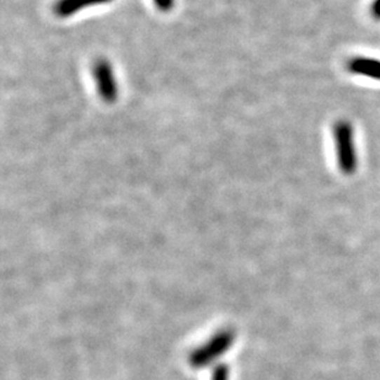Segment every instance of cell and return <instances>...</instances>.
<instances>
[{
    "mask_svg": "<svg viewBox=\"0 0 380 380\" xmlns=\"http://www.w3.org/2000/svg\"><path fill=\"white\" fill-rule=\"evenodd\" d=\"M347 69L350 70L352 74L380 81V60L372 57H353L347 63Z\"/></svg>",
    "mask_w": 380,
    "mask_h": 380,
    "instance_id": "cell-3",
    "label": "cell"
},
{
    "mask_svg": "<svg viewBox=\"0 0 380 380\" xmlns=\"http://www.w3.org/2000/svg\"><path fill=\"white\" fill-rule=\"evenodd\" d=\"M370 11H372V15L376 20H380V0H374L372 3V6H370Z\"/></svg>",
    "mask_w": 380,
    "mask_h": 380,
    "instance_id": "cell-6",
    "label": "cell"
},
{
    "mask_svg": "<svg viewBox=\"0 0 380 380\" xmlns=\"http://www.w3.org/2000/svg\"><path fill=\"white\" fill-rule=\"evenodd\" d=\"M114 0H57L53 11L58 18H69L91 6H104Z\"/></svg>",
    "mask_w": 380,
    "mask_h": 380,
    "instance_id": "cell-4",
    "label": "cell"
},
{
    "mask_svg": "<svg viewBox=\"0 0 380 380\" xmlns=\"http://www.w3.org/2000/svg\"><path fill=\"white\" fill-rule=\"evenodd\" d=\"M93 74L96 83V89L101 99L109 104L115 102L118 96V88L116 81L115 72L110 62L104 58L96 60Z\"/></svg>",
    "mask_w": 380,
    "mask_h": 380,
    "instance_id": "cell-2",
    "label": "cell"
},
{
    "mask_svg": "<svg viewBox=\"0 0 380 380\" xmlns=\"http://www.w3.org/2000/svg\"><path fill=\"white\" fill-rule=\"evenodd\" d=\"M332 137L339 169L345 175H353L358 169V154L353 127L348 121H337L332 127Z\"/></svg>",
    "mask_w": 380,
    "mask_h": 380,
    "instance_id": "cell-1",
    "label": "cell"
},
{
    "mask_svg": "<svg viewBox=\"0 0 380 380\" xmlns=\"http://www.w3.org/2000/svg\"><path fill=\"white\" fill-rule=\"evenodd\" d=\"M156 8L161 11H170L175 4V0H153Z\"/></svg>",
    "mask_w": 380,
    "mask_h": 380,
    "instance_id": "cell-5",
    "label": "cell"
}]
</instances>
